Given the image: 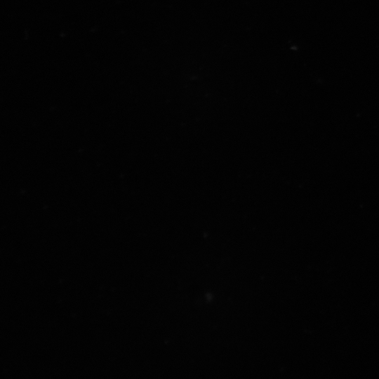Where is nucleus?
I'll return each mask as SVG.
<instances>
[]
</instances>
